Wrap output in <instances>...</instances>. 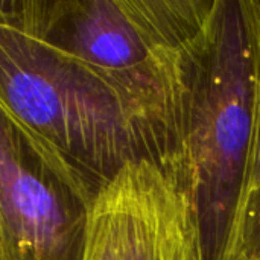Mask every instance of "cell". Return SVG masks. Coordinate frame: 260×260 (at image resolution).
Segmentation results:
<instances>
[{
	"label": "cell",
	"instance_id": "2",
	"mask_svg": "<svg viewBox=\"0 0 260 260\" xmlns=\"http://www.w3.org/2000/svg\"><path fill=\"white\" fill-rule=\"evenodd\" d=\"M260 0H218L192 61L181 190L203 260H230L256 108Z\"/></svg>",
	"mask_w": 260,
	"mask_h": 260
},
{
	"label": "cell",
	"instance_id": "3",
	"mask_svg": "<svg viewBox=\"0 0 260 260\" xmlns=\"http://www.w3.org/2000/svg\"><path fill=\"white\" fill-rule=\"evenodd\" d=\"M0 107L98 193L126 165L152 163L142 122L105 78L6 23H0Z\"/></svg>",
	"mask_w": 260,
	"mask_h": 260
},
{
	"label": "cell",
	"instance_id": "4",
	"mask_svg": "<svg viewBox=\"0 0 260 260\" xmlns=\"http://www.w3.org/2000/svg\"><path fill=\"white\" fill-rule=\"evenodd\" d=\"M98 192L0 107V260H84Z\"/></svg>",
	"mask_w": 260,
	"mask_h": 260
},
{
	"label": "cell",
	"instance_id": "6",
	"mask_svg": "<svg viewBox=\"0 0 260 260\" xmlns=\"http://www.w3.org/2000/svg\"><path fill=\"white\" fill-rule=\"evenodd\" d=\"M260 203V62L259 76H257V88H256V108H254V123L251 134V146L247 165L245 175V187L244 198L241 206V213L238 219V227L251 215V212ZM236 227V232H238ZM236 238V236H235Z\"/></svg>",
	"mask_w": 260,
	"mask_h": 260
},
{
	"label": "cell",
	"instance_id": "1",
	"mask_svg": "<svg viewBox=\"0 0 260 260\" xmlns=\"http://www.w3.org/2000/svg\"><path fill=\"white\" fill-rule=\"evenodd\" d=\"M218 0H0L11 24L85 64L128 102L178 187L193 50Z\"/></svg>",
	"mask_w": 260,
	"mask_h": 260
},
{
	"label": "cell",
	"instance_id": "5",
	"mask_svg": "<svg viewBox=\"0 0 260 260\" xmlns=\"http://www.w3.org/2000/svg\"><path fill=\"white\" fill-rule=\"evenodd\" d=\"M84 260H203L186 193L149 161H133L96 197Z\"/></svg>",
	"mask_w": 260,
	"mask_h": 260
},
{
	"label": "cell",
	"instance_id": "7",
	"mask_svg": "<svg viewBox=\"0 0 260 260\" xmlns=\"http://www.w3.org/2000/svg\"><path fill=\"white\" fill-rule=\"evenodd\" d=\"M230 260H260V203L238 227Z\"/></svg>",
	"mask_w": 260,
	"mask_h": 260
}]
</instances>
